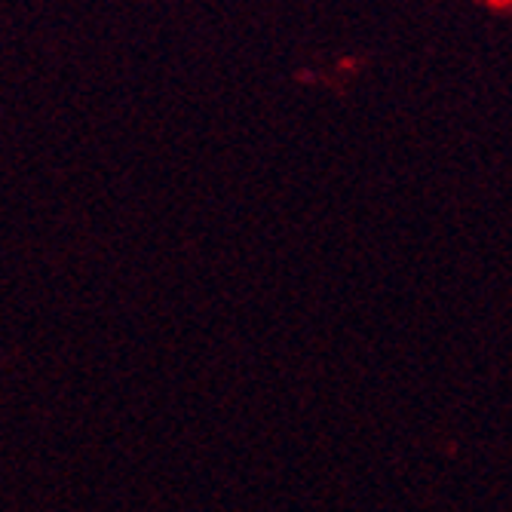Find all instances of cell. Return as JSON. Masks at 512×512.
<instances>
[{"label": "cell", "mask_w": 512, "mask_h": 512, "mask_svg": "<svg viewBox=\"0 0 512 512\" xmlns=\"http://www.w3.org/2000/svg\"><path fill=\"white\" fill-rule=\"evenodd\" d=\"M509 16H512V4H509Z\"/></svg>", "instance_id": "cell-1"}]
</instances>
